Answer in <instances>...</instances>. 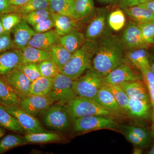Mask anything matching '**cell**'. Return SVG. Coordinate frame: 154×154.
Masks as SVG:
<instances>
[{
  "instance_id": "1",
  "label": "cell",
  "mask_w": 154,
  "mask_h": 154,
  "mask_svg": "<svg viewBox=\"0 0 154 154\" xmlns=\"http://www.w3.org/2000/svg\"><path fill=\"white\" fill-rule=\"evenodd\" d=\"M97 42L92 67L104 77L125 62L126 50L120 38L112 33Z\"/></svg>"
},
{
  "instance_id": "2",
  "label": "cell",
  "mask_w": 154,
  "mask_h": 154,
  "mask_svg": "<svg viewBox=\"0 0 154 154\" xmlns=\"http://www.w3.org/2000/svg\"><path fill=\"white\" fill-rule=\"evenodd\" d=\"M97 48V42L86 39L81 47L73 54L60 73L73 81L76 80L92 68Z\"/></svg>"
},
{
  "instance_id": "3",
  "label": "cell",
  "mask_w": 154,
  "mask_h": 154,
  "mask_svg": "<svg viewBox=\"0 0 154 154\" xmlns=\"http://www.w3.org/2000/svg\"><path fill=\"white\" fill-rule=\"evenodd\" d=\"M64 106L72 120L90 116H111L115 114L100 106L94 99L79 96Z\"/></svg>"
},
{
  "instance_id": "4",
  "label": "cell",
  "mask_w": 154,
  "mask_h": 154,
  "mask_svg": "<svg viewBox=\"0 0 154 154\" xmlns=\"http://www.w3.org/2000/svg\"><path fill=\"white\" fill-rule=\"evenodd\" d=\"M110 13V11L106 8H95L89 16L91 19L84 33L86 39L98 42L112 33L108 23Z\"/></svg>"
},
{
  "instance_id": "5",
  "label": "cell",
  "mask_w": 154,
  "mask_h": 154,
  "mask_svg": "<svg viewBox=\"0 0 154 154\" xmlns=\"http://www.w3.org/2000/svg\"><path fill=\"white\" fill-rule=\"evenodd\" d=\"M104 84L102 76L92 67L73 81L72 88L77 96L94 99Z\"/></svg>"
},
{
  "instance_id": "6",
  "label": "cell",
  "mask_w": 154,
  "mask_h": 154,
  "mask_svg": "<svg viewBox=\"0 0 154 154\" xmlns=\"http://www.w3.org/2000/svg\"><path fill=\"white\" fill-rule=\"evenodd\" d=\"M73 81L60 72L54 77L52 87L48 95L54 103L65 106L78 96L73 89Z\"/></svg>"
},
{
  "instance_id": "7",
  "label": "cell",
  "mask_w": 154,
  "mask_h": 154,
  "mask_svg": "<svg viewBox=\"0 0 154 154\" xmlns=\"http://www.w3.org/2000/svg\"><path fill=\"white\" fill-rule=\"evenodd\" d=\"M73 128L75 132L83 133L103 129H114L117 122L110 116L93 115L74 119Z\"/></svg>"
},
{
  "instance_id": "8",
  "label": "cell",
  "mask_w": 154,
  "mask_h": 154,
  "mask_svg": "<svg viewBox=\"0 0 154 154\" xmlns=\"http://www.w3.org/2000/svg\"><path fill=\"white\" fill-rule=\"evenodd\" d=\"M41 115L45 125L51 129L64 131L70 126L72 120L64 105L53 104Z\"/></svg>"
},
{
  "instance_id": "9",
  "label": "cell",
  "mask_w": 154,
  "mask_h": 154,
  "mask_svg": "<svg viewBox=\"0 0 154 154\" xmlns=\"http://www.w3.org/2000/svg\"><path fill=\"white\" fill-rule=\"evenodd\" d=\"M120 38L126 51L140 48H148L150 45L144 39L139 27L132 20L126 23Z\"/></svg>"
},
{
  "instance_id": "10",
  "label": "cell",
  "mask_w": 154,
  "mask_h": 154,
  "mask_svg": "<svg viewBox=\"0 0 154 154\" xmlns=\"http://www.w3.org/2000/svg\"><path fill=\"white\" fill-rule=\"evenodd\" d=\"M5 110L14 116L27 133L45 132L36 116L22 110L18 105H3Z\"/></svg>"
},
{
  "instance_id": "11",
  "label": "cell",
  "mask_w": 154,
  "mask_h": 154,
  "mask_svg": "<svg viewBox=\"0 0 154 154\" xmlns=\"http://www.w3.org/2000/svg\"><path fill=\"white\" fill-rule=\"evenodd\" d=\"M142 78V75L138 74L129 64L125 61L106 76L102 77V80L106 85H116L130 81L141 80Z\"/></svg>"
},
{
  "instance_id": "12",
  "label": "cell",
  "mask_w": 154,
  "mask_h": 154,
  "mask_svg": "<svg viewBox=\"0 0 154 154\" xmlns=\"http://www.w3.org/2000/svg\"><path fill=\"white\" fill-rule=\"evenodd\" d=\"M2 79L11 86L21 99L29 95L32 82L18 69L3 75Z\"/></svg>"
},
{
  "instance_id": "13",
  "label": "cell",
  "mask_w": 154,
  "mask_h": 154,
  "mask_svg": "<svg viewBox=\"0 0 154 154\" xmlns=\"http://www.w3.org/2000/svg\"><path fill=\"white\" fill-rule=\"evenodd\" d=\"M54 104L48 96L29 95L21 99L18 106L25 112L36 116L41 114Z\"/></svg>"
},
{
  "instance_id": "14",
  "label": "cell",
  "mask_w": 154,
  "mask_h": 154,
  "mask_svg": "<svg viewBox=\"0 0 154 154\" xmlns=\"http://www.w3.org/2000/svg\"><path fill=\"white\" fill-rule=\"evenodd\" d=\"M60 36L55 29L44 33H36L30 39L28 45L50 51L53 48L59 44Z\"/></svg>"
},
{
  "instance_id": "15",
  "label": "cell",
  "mask_w": 154,
  "mask_h": 154,
  "mask_svg": "<svg viewBox=\"0 0 154 154\" xmlns=\"http://www.w3.org/2000/svg\"><path fill=\"white\" fill-rule=\"evenodd\" d=\"M12 32L14 35L13 39L15 47L21 50L28 45L30 39L36 33L24 18L14 28Z\"/></svg>"
},
{
  "instance_id": "16",
  "label": "cell",
  "mask_w": 154,
  "mask_h": 154,
  "mask_svg": "<svg viewBox=\"0 0 154 154\" xmlns=\"http://www.w3.org/2000/svg\"><path fill=\"white\" fill-rule=\"evenodd\" d=\"M22 50L18 48L7 51L0 54V75H5L22 64Z\"/></svg>"
},
{
  "instance_id": "17",
  "label": "cell",
  "mask_w": 154,
  "mask_h": 154,
  "mask_svg": "<svg viewBox=\"0 0 154 154\" xmlns=\"http://www.w3.org/2000/svg\"><path fill=\"white\" fill-rule=\"evenodd\" d=\"M100 106L115 115L122 111L115 99L109 86L104 84L99 89L94 99Z\"/></svg>"
},
{
  "instance_id": "18",
  "label": "cell",
  "mask_w": 154,
  "mask_h": 154,
  "mask_svg": "<svg viewBox=\"0 0 154 154\" xmlns=\"http://www.w3.org/2000/svg\"><path fill=\"white\" fill-rule=\"evenodd\" d=\"M152 106L150 101L130 99L126 113L133 118L146 119L152 115Z\"/></svg>"
},
{
  "instance_id": "19",
  "label": "cell",
  "mask_w": 154,
  "mask_h": 154,
  "mask_svg": "<svg viewBox=\"0 0 154 154\" xmlns=\"http://www.w3.org/2000/svg\"><path fill=\"white\" fill-rule=\"evenodd\" d=\"M119 85L123 89L130 99H142L150 102L145 84H144L141 80L130 81Z\"/></svg>"
},
{
  "instance_id": "20",
  "label": "cell",
  "mask_w": 154,
  "mask_h": 154,
  "mask_svg": "<svg viewBox=\"0 0 154 154\" xmlns=\"http://www.w3.org/2000/svg\"><path fill=\"white\" fill-rule=\"evenodd\" d=\"M85 40V34L75 28L67 34L60 36L59 43L73 54L81 47Z\"/></svg>"
},
{
  "instance_id": "21",
  "label": "cell",
  "mask_w": 154,
  "mask_h": 154,
  "mask_svg": "<svg viewBox=\"0 0 154 154\" xmlns=\"http://www.w3.org/2000/svg\"><path fill=\"white\" fill-rule=\"evenodd\" d=\"M146 48L127 51L125 57L141 71L149 68V54Z\"/></svg>"
},
{
  "instance_id": "22",
  "label": "cell",
  "mask_w": 154,
  "mask_h": 154,
  "mask_svg": "<svg viewBox=\"0 0 154 154\" xmlns=\"http://www.w3.org/2000/svg\"><path fill=\"white\" fill-rule=\"evenodd\" d=\"M22 64L38 63L51 58L50 51L27 45L22 49Z\"/></svg>"
},
{
  "instance_id": "23",
  "label": "cell",
  "mask_w": 154,
  "mask_h": 154,
  "mask_svg": "<svg viewBox=\"0 0 154 154\" xmlns=\"http://www.w3.org/2000/svg\"><path fill=\"white\" fill-rule=\"evenodd\" d=\"M123 11L125 15L136 24L154 21V12L149 9L135 6Z\"/></svg>"
},
{
  "instance_id": "24",
  "label": "cell",
  "mask_w": 154,
  "mask_h": 154,
  "mask_svg": "<svg viewBox=\"0 0 154 154\" xmlns=\"http://www.w3.org/2000/svg\"><path fill=\"white\" fill-rule=\"evenodd\" d=\"M51 16L54 22V28L60 36L67 34L76 28V20L72 17L64 15L52 14Z\"/></svg>"
},
{
  "instance_id": "25",
  "label": "cell",
  "mask_w": 154,
  "mask_h": 154,
  "mask_svg": "<svg viewBox=\"0 0 154 154\" xmlns=\"http://www.w3.org/2000/svg\"><path fill=\"white\" fill-rule=\"evenodd\" d=\"M54 78L41 76L31 83L29 95L48 96L52 88Z\"/></svg>"
},
{
  "instance_id": "26",
  "label": "cell",
  "mask_w": 154,
  "mask_h": 154,
  "mask_svg": "<svg viewBox=\"0 0 154 154\" xmlns=\"http://www.w3.org/2000/svg\"><path fill=\"white\" fill-rule=\"evenodd\" d=\"M21 98L5 81L0 79V104L19 105Z\"/></svg>"
},
{
  "instance_id": "27",
  "label": "cell",
  "mask_w": 154,
  "mask_h": 154,
  "mask_svg": "<svg viewBox=\"0 0 154 154\" xmlns=\"http://www.w3.org/2000/svg\"><path fill=\"white\" fill-rule=\"evenodd\" d=\"M0 126L14 132L25 133V130L14 116L0 104Z\"/></svg>"
},
{
  "instance_id": "28",
  "label": "cell",
  "mask_w": 154,
  "mask_h": 154,
  "mask_svg": "<svg viewBox=\"0 0 154 154\" xmlns=\"http://www.w3.org/2000/svg\"><path fill=\"white\" fill-rule=\"evenodd\" d=\"M52 14L64 15L73 19L75 0H48Z\"/></svg>"
},
{
  "instance_id": "29",
  "label": "cell",
  "mask_w": 154,
  "mask_h": 154,
  "mask_svg": "<svg viewBox=\"0 0 154 154\" xmlns=\"http://www.w3.org/2000/svg\"><path fill=\"white\" fill-rule=\"evenodd\" d=\"M95 9L94 0H75L73 19L78 21L87 18Z\"/></svg>"
},
{
  "instance_id": "30",
  "label": "cell",
  "mask_w": 154,
  "mask_h": 154,
  "mask_svg": "<svg viewBox=\"0 0 154 154\" xmlns=\"http://www.w3.org/2000/svg\"><path fill=\"white\" fill-rule=\"evenodd\" d=\"M50 53L51 58L54 61L60 72L73 54L59 43L53 48Z\"/></svg>"
},
{
  "instance_id": "31",
  "label": "cell",
  "mask_w": 154,
  "mask_h": 154,
  "mask_svg": "<svg viewBox=\"0 0 154 154\" xmlns=\"http://www.w3.org/2000/svg\"><path fill=\"white\" fill-rule=\"evenodd\" d=\"M24 137L27 143H46L62 140V138L59 134L47 131L27 133Z\"/></svg>"
},
{
  "instance_id": "32",
  "label": "cell",
  "mask_w": 154,
  "mask_h": 154,
  "mask_svg": "<svg viewBox=\"0 0 154 154\" xmlns=\"http://www.w3.org/2000/svg\"><path fill=\"white\" fill-rule=\"evenodd\" d=\"M27 143L24 137H23L18 134L8 135L0 141V154Z\"/></svg>"
},
{
  "instance_id": "33",
  "label": "cell",
  "mask_w": 154,
  "mask_h": 154,
  "mask_svg": "<svg viewBox=\"0 0 154 154\" xmlns=\"http://www.w3.org/2000/svg\"><path fill=\"white\" fill-rule=\"evenodd\" d=\"M125 14L122 9H117L110 12L108 17V23L111 30L119 31L126 24Z\"/></svg>"
},
{
  "instance_id": "34",
  "label": "cell",
  "mask_w": 154,
  "mask_h": 154,
  "mask_svg": "<svg viewBox=\"0 0 154 154\" xmlns=\"http://www.w3.org/2000/svg\"><path fill=\"white\" fill-rule=\"evenodd\" d=\"M23 18L22 14L17 12H13L2 16L0 17V22L5 32L11 33Z\"/></svg>"
},
{
  "instance_id": "35",
  "label": "cell",
  "mask_w": 154,
  "mask_h": 154,
  "mask_svg": "<svg viewBox=\"0 0 154 154\" xmlns=\"http://www.w3.org/2000/svg\"><path fill=\"white\" fill-rule=\"evenodd\" d=\"M17 7V13L23 16L33 11L49 8V2L48 0H29L25 5Z\"/></svg>"
},
{
  "instance_id": "36",
  "label": "cell",
  "mask_w": 154,
  "mask_h": 154,
  "mask_svg": "<svg viewBox=\"0 0 154 154\" xmlns=\"http://www.w3.org/2000/svg\"><path fill=\"white\" fill-rule=\"evenodd\" d=\"M52 13L49 8L41 9L30 12L23 16L29 25L33 26L50 17Z\"/></svg>"
},
{
  "instance_id": "37",
  "label": "cell",
  "mask_w": 154,
  "mask_h": 154,
  "mask_svg": "<svg viewBox=\"0 0 154 154\" xmlns=\"http://www.w3.org/2000/svg\"><path fill=\"white\" fill-rule=\"evenodd\" d=\"M37 65L41 76L54 78L60 72L57 66L51 58L38 63Z\"/></svg>"
},
{
  "instance_id": "38",
  "label": "cell",
  "mask_w": 154,
  "mask_h": 154,
  "mask_svg": "<svg viewBox=\"0 0 154 154\" xmlns=\"http://www.w3.org/2000/svg\"><path fill=\"white\" fill-rule=\"evenodd\" d=\"M115 97L116 100L122 111L127 112L129 98L123 89L119 85H108Z\"/></svg>"
},
{
  "instance_id": "39",
  "label": "cell",
  "mask_w": 154,
  "mask_h": 154,
  "mask_svg": "<svg viewBox=\"0 0 154 154\" xmlns=\"http://www.w3.org/2000/svg\"><path fill=\"white\" fill-rule=\"evenodd\" d=\"M17 68L22 72L32 82L41 76L36 63L21 64Z\"/></svg>"
},
{
  "instance_id": "40",
  "label": "cell",
  "mask_w": 154,
  "mask_h": 154,
  "mask_svg": "<svg viewBox=\"0 0 154 154\" xmlns=\"http://www.w3.org/2000/svg\"><path fill=\"white\" fill-rule=\"evenodd\" d=\"M140 72L148 91L153 110L154 109V75L149 68L143 70Z\"/></svg>"
},
{
  "instance_id": "41",
  "label": "cell",
  "mask_w": 154,
  "mask_h": 154,
  "mask_svg": "<svg viewBox=\"0 0 154 154\" xmlns=\"http://www.w3.org/2000/svg\"><path fill=\"white\" fill-rule=\"evenodd\" d=\"M137 25L139 27L146 42L150 45L154 44V21Z\"/></svg>"
},
{
  "instance_id": "42",
  "label": "cell",
  "mask_w": 154,
  "mask_h": 154,
  "mask_svg": "<svg viewBox=\"0 0 154 154\" xmlns=\"http://www.w3.org/2000/svg\"><path fill=\"white\" fill-rule=\"evenodd\" d=\"M33 27L36 33H42L49 31L54 28V22L52 16L37 23Z\"/></svg>"
},
{
  "instance_id": "43",
  "label": "cell",
  "mask_w": 154,
  "mask_h": 154,
  "mask_svg": "<svg viewBox=\"0 0 154 154\" xmlns=\"http://www.w3.org/2000/svg\"><path fill=\"white\" fill-rule=\"evenodd\" d=\"M16 48L11 33L5 32L0 35V53Z\"/></svg>"
},
{
  "instance_id": "44",
  "label": "cell",
  "mask_w": 154,
  "mask_h": 154,
  "mask_svg": "<svg viewBox=\"0 0 154 154\" xmlns=\"http://www.w3.org/2000/svg\"><path fill=\"white\" fill-rule=\"evenodd\" d=\"M123 128L124 129V134L125 137L129 142L132 143L135 146L142 148L147 145V144L134 134L130 130L126 128L124 126H123Z\"/></svg>"
},
{
  "instance_id": "45",
  "label": "cell",
  "mask_w": 154,
  "mask_h": 154,
  "mask_svg": "<svg viewBox=\"0 0 154 154\" xmlns=\"http://www.w3.org/2000/svg\"><path fill=\"white\" fill-rule=\"evenodd\" d=\"M126 128L130 130L134 134L136 135L141 139L142 140L147 144H148L150 140V134L144 128L140 127L133 126V125H125L124 126Z\"/></svg>"
},
{
  "instance_id": "46",
  "label": "cell",
  "mask_w": 154,
  "mask_h": 154,
  "mask_svg": "<svg viewBox=\"0 0 154 154\" xmlns=\"http://www.w3.org/2000/svg\"><path fill=\"white\" fill-rule=\"evenodd\" d=\"M17 9L10 0H0V17L5 14L17 12Z\"/></svg>"
},
{
  "instance_id": "47",
  "label": "cell",
  "mask_w": 154,
  "mask_h": 154,
  "mask_svg": "<svg viewBox=\"0 0 154 154\" xmlns=\"http://www.w3.org/2000/svg\"><path fill=\"white\" fill-rule=\"evenodd\" d=\"M150 1L152 0H121L118 5L120 9L124 10L130 7L138 5Z\"/></svg>"
},
{
  "instance_id": "48",
  "label": "cell",
  "mask_w": 154,
  "mask_h": 154,
  "mask_svg": "<svg viewBox=\"0 0 154 154\" xmlns=\"http://www.w3.org/2000/svg\"><path fill=\"white\" fill-rule=\"evenodd\" d=\"M137 6L142 7V8H145L149 9V10L154 12V0H152V1L142 3V4H140V5Z\"/></svg>"
},
{
  "instance_id": "49",
  "label": "cell",
  "mask_w": 154,
  "mask_h": 154,
  "mask_svg": "<svg viewBox=\"0 0 154 154\" xmlns=\"http://www.w3.org/2000/svg\"><path fill=\"white\" fill-rule=\"evenodd\" d=\"M99 3L105 5H111L119 4L121 0H97Z\"/></svg>"
},
{
  "instance_id": "50",
  "label": "cell",
  "mask_w": 154,
  "mask_h": 154,
  "mask_svg": "<svg viewBox=\"0 0 154 154\" xmlns=\"http://www.w3.org/2000/svg\"><path fill=\"white\" fill-rule=\"evenodd\" d=\"M29 1V0H14L12 2L14 5L19 7L25 5Z\"/></svg>"
},
{
  "instance_id": "51",
  "label": "cell",
  "mask_w": 154,
  "mask_h": 154,
  "mask_svg": "<svg viewBox=\"0 0 154 154\" xmlns=\"http://www.w3.org/2000/svg\"><path fill=\"white\" fill-rule=\"evenodd\" d=\"M149 69L154 75V57L150 55Z\"/></svg>"
},
{
  "instance_id": "52",
  "label": "cell",
  "mask_w": 154,
  "mask_h": 154,
  "mask_svg": "<svg viewBox=\"0 0 154 154\" xmlns=\"http://www.w3.org/2000/svg\"><path fill=\"white\" fill-rule=\"evenodd\" d=\"M143 149L142 148L136 147L133 151V153L134 154H141L142 153Z\"/></svg>"
},
{
  "instance_id": "53",
  "label": "cell",
  "mask_w": 154,
  "mask_h": 154,
  "mask_svg": "<svg viewBox=\"0 0 154 154\" xmlns=\"http://www.w3.org/2000/svg\"><path fill=\"white\" fill-rule=\"evenodd\" d=\"M150 134L151 137L154 139V119H152L151 130Z\"/></svg>"
},
{
  "instance_id": "54",
  "label": "cell",
  "mask_w": 154,
  "mask_h": 154,
  "mask_svg": "<svg viewBox=\"0 0 154 154\" xmlns=\"http://www.w3.org/2000/svg\"><path fill=\"white\" fill-rule=\"evenodd\" d=\"M5 129L2 127L0 126V139L4 136L5 134Z\"/></svg>"
},
{
  "instance_id": "55",
  "label": "cell",
  "mask_w": 154,
  "mask_h": 154,
  "mask_svg": "<svg viewBox=\"0 0 154 154\" xmlns=\"http://www.w3.org/2000/svg\"><path fill=\"white\" fill-rule=\"evenodd\" d=\"M147 153L149 154H154V144L150 148L148 151L147 152Z\"/></svg>"
},
{
  "instance_id": "56",
  "label": "cell",
  "mask_w": 154,
  "mask_h": 154,
  "mask_svg": "<svg viewBox=\"0 0 154 154\" xmlns=\"http://www.w3.org/2000/svg\"><path fill=\"white\" fill-rule=\"evenodd\" d=\"M4 33H5V31H4V29H3L1 22H0V35L3 34Z\"/></svg>"
},
{
  "instance_id": "57",
  "label": "cell",
  "mask_w": 154,
  "mask_h": 154,
  "mask_svg": "<svg viewBox=\"0 0 154 154\" xmlns=\"http://www.w3.org/2000/svg\"><path fill=\"white\" fill-rule=\"evenodd\" d=\"M152 119H154V109L152 110Z\"/></svg>"
},
{
  "instance_id": "58",
  "label": "cell",
  "mask_w": 154,
  "mask_h": 154,
  "mask_svg": "<svg viewBox=\"0 0 154 154\" xmlns=\"http://www.w3.org/2000/svg\"><path fill=\"white\" fill-rule=\"evenodd\" d=\"M152 49L153 52L154 54V47Z\"/></svg>"
},
{
  "instance_id": "59",
  "label": "cell",
  "mask_w": 154,
  "mask_h": 154,
  "mask_svg": "<svg viewBox=\"0 0 154 154\" xmlns=\"http://www.w3.org/2000/svg\"><path fill=\"white\" fill-rule=\"evenodd\" d=\"M10 1H11V2H13V1H14V0H10Z\"/></svg>"
}]
</instances>
